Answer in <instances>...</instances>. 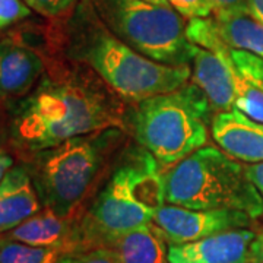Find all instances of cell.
<instances>
[{
	"label": "cell",
	"instance_id": "cell-11",
	"mask_svg": "<svg viewBox=\"0 0 263 263\" xmlns=\"http://www.w3.org/2000/svg\"><path fill=\"white\" fill-rule=\"evenodd\" d=\"M252 230L237 228L186 245H170V263H247L250 245L254 240Z\"/></svg>",
	"mask_w": 263,
	"mask_h": 263
},
{
	"label": "cell",
	"instance_id": "cell-27",
	"mask_svg": "<svg viewBox=\"0 0 263 263\" xmlns=\"http://www.w3.org/2000/svg\"><path fill=\"white\" fill-rule=\"evenodd\" d=\"M247 13L263 24V0H247Z\"/></svg>",
	"mask_w": 263,
	"mask_h": 263
},
{
	"label": "cell",
	"instance_id": "cell-21",
	"mask_svg": "<svg viewBox=\"0 0 263 263\" xmlns=\"http://www.w3.org/2000/svg\"><path fill=\"white\" fill-rule=\"evenodd\" d=\"M57 263H120L111 247H95L89 250L62 254Z\"/></svg>",
	"mask_w": 263,
	"mask_h": 263
},
{
	"label": "cell",
	"instance_id": "cell-6",
	"mask_svg": "<svg viewBox=\"0 0 263 263\" xmlns=\"http://www.w3.org/2000/svg\"><path fill=\"white\" fill-rule=\"evenodd\" d=\"M165 202L187 209H233L263 215V199L245 165L215 146H203L164 173Z\"/></svg>",
	"mask_w": 263,
	"mask_h": 263
},
{
	"label": "cell",
	"instance_id": "cell-4",
	"mask_svg": "<svg viewBox=\"0 0 263 263\" xmlns=\"http://www.w3.org/2000/svg\"><path fill=\"white\" fill-rule=\"evenodd\" d=\"M122 139V129H105L70 138L28 157L27 168L41 205L63 218L81 216L85 199Z\"/></svg>",
	"mask_w": 263,
	"mask_h": 263
},
{
	"label": "cell",
	"instance_id": "cell-10",
	"mask_svg": "<svg viewBox=\"0 0 263 263\" xmlns=\"http://www.w3.org/2000/svg\"><path fill=\"white\" fill-rule=\"evenodd\" d=\"M78 218H63L53 209L43 206L3 235L24 245L53 249L62 254L75 253L81 252Z\"/></svg>",
	"mask_w": 263,
	"mask_h": 263
},
{
	"label": "cell",
	"instance_id": "cell-1",
	"mask_svg": "<svg viewBox=\"0 0 263 263\" xmlns=\"http://www.w3.org/2000/svg\"><path fill=\"white\" fill-rule=\"evenodd\" d=\"M120 98L86 66L54 60L29 94L8 104L9 141L28 158L75 136L123 129Z\"/></svg>",
	"mask_w": 263,
	"mask_h": 263
},
{
	"label": "cell",
	"instance_id": "cell-3",
	"mask_svg": "<svg viewBox=\"0 0 263 263\" xmlns=\"http://www.w3.org/2000/svg\"><path fill=\"white\" fill-rule=\"evenodd\" d=\"M149 152L138 148L114 171L92 205L78 218L81 252L110 247L132 231L149 226L165 205L164 174Z\"/></svg>",
	"mask_w": 263,
	"mask_h": 263
},
{
	"label": "cell",
	"instance_id": "cell-7",
	"mask_svg": "<svg viewBox=\"0 0 263 263\" xmlns=\"http://www.w3.org/2000/svg\"><path fill=\"white\" fill-rule=\"evenodd\" d=\"M104 25L142 56L167 66H190L196 46L179 12L145 0H91Z\"/></svg>",
	"mask_w": 263,
	"mask_h": 263
},
{
	"label": "cell",
	"instance_id": "cell-18",
	"mask_svg": "<svg viewBox=\"0 0 263 263\" xmlns=\"http://www.w3.org/2000/svg\"><path fill=\"white\" fill-rule=\"evenodd\" d=\"M60 256L53 249L24 245L0 235V263H57Z\"/></svg>",
	"mask_w": 263,
	"mask_h": 263
},
{
	"label": "cell",
	"instance_id": "cell-20",
	"mask_svg": "<svg viewBox=\"0 0 263 263\" xmlns=\"http://www.w3.org/2000/svg\"><path fill=\"white\" fill-rule=\"evenodd\" d=\"M41 16L50 19L67 18L81 0H24Z\"/></svg>",
	"mask_w": 263,
	"mask_h": 263
},
{
	"label": "cell",
	"instance_id": "cell-25",
	"mask_svg": "<svg viewBox=\"0 0 263 263\" xmlns=\"http://www.w3.org/2000/svg\"><path fill=\"white\" fill-rule=\"evenodd\" d=\"M247 176L249 179L252 180L257 192L260 193V196L263 199V162H257V164H250L246 167Z\"/></svg>",
	"mask_w": 263,
	"mask_h": 263
},
{
	"label": "cell",
	"instance_id": "cell-19",
	"mask_svg": "<svg viewBox=\"0 0 263 263\" xmlns=\"http://www.w3.org/2000/svg\"><path fill=\"white\" fill-rule=\"evenodd\" d=\"M186 37L197 47L209 50L219 56H230L231 47L222 40L215 19L195 18L190 19L186 27Z\"/></svg>",
	"mask_w": 263,
	"mask_h": 263
},
{
	"label": "cell",
	"instance_id": "cell-8",
	"mask_svg": "<svg viewBox=\"0 0 263 263\" xmlns=\"http://www.w3.org/2000/svg\"><path fill=\"white\" fill-rule=\"evenodd\" d=\"M254 218L233 209H187L162 205L151 226L168 245H186L228 230L247 228Z\"/></svg>",
	"mask_w": 263,
	"mask_h": 263
},
{
	"label": "cell",
	"instance_id": "cell-15",
	"mask_svg": "<svg viewBox=\"0 0 263 263\" xmlns=\"http://www.w3.org/2000/svg\"><path fill=\"white\" fill-rule=\"evenodd\" d=\"M234 65V108L263 123V59L231 48Z\"/></svg>",
	"mask_w": 263,
	"mask_h": 263
},
{
	"label": "cell",
	"instance_id": "cell-17",
	"mask_svg": "<svg viewBox=\"0 0 263 263\" xmlns=\"http://www.w3.org/2000/svg\"><path fill=\"white\" fill-rule=\"evenodd\" d=\"M214 19L221 37L230 47L263 59V24L249 13L221 15Z\"/></svg>",
	"mask_w": 263,
	"mask_h": 263
},
{
	"label": "cell",
	"instance_id": "cell-2",
	"mask_svg": "<svg viewBox=\"0 0 263 263\" xmlns=\"http://www.w3.org/2000/svg\"><path fill=\"white\" fill-rule=\"evenodd\" d=\"M66 59L86 66L119 97L142 101L189 82L190 66H167L142 56L114 35L91 0H81L60 32Z\"/></svg>",
	"mask_w": 263,
	"mask_h": 263
},
{
	"label": "cell",
	"instance_id": "cell-29",
	"mask_svg": "<svg viewBox=\"0 0 263 263\" xmlns=\"http://www.w3.org/2000/svg\"><path fill=\"white\" fill-rule=\"evenodd\" d=\"M145 2H149L154 5H161V6H170L168 0H145Z\"/></svg>",
	"mask_w": 263,
	"mask_h": 263
},
{
	"label": "cell",
	"instance_id": "cell-22",
	"mask_svg": "<svg viewBox=\"0 0 263 263\" xmlns=\"http://www.w3.org/2000/svg\"><path fill=\"white\" fill-rule=\"evenodd\" d=\"M32 9L24 0H0V31L31 16Z\"/></svg>",
	"mask_w": 263,
	"mask_h": 263
},
{
	"label": "cell",
	"instance_id": "cell-24",
	"mask_svg": "<svg viewBox=\"0 0 263 263\" xmlns=\"http://www.w3.org/2000/svg\"><path fill=\"white\" fill-rule=\"evenodd\" d=\"M212 5L214 16L247 13V0H209Z\"/></svg>",
	"mask_w": 263,
	"mask_h": 263
},
{
	"label": "cell",
	"instance_id": "cell-26",
	"mask_svg": "<svg viewBox=\"0 0 263 263\" xmlns=\"http://www.w3.org/2000/svg\"><path fill=\"white\" fill-rule=\"evenodd\" d=\"M247 263H263V231L256 234L254 240L252 241Z\"/></svg>",
	"mask_w": 263,
	"mask_h": 263
},
{
	"label": "cell",
	"instance_id": "cell-13",
	"mask_svg": "<svg viewBox=\"0 0 263 263\" xmlns=\"http://www.w3.org/2000/svg\"><path fill=\"white\" fill-rule=\"evenodd\" d=\"M193 84L205 94L212 110L227 111L234 108V65L230 56H219L197 47L193 57Z\"/></svg>",
	"mask_w": 263,
	"mask_h": 263
},
{
	"label": "cell",
	"instance_id": "cell-14",
	"mask_svg": "<svg viewBox=\"0 0 263 263\" xmlns=\"http://www.w3.org/2000/svg\"><path fill=\"white\" fill-rule=\"evenodd\" d=\"M43 208L27 165H16L0 181V235Z\"/></svg>",
	"mask_w": 263,
	"mask_h": 263
},
{
	"label": "cell",
	"instance_id": "cell-28",
	"mask_svg": "<svg viewBox=\"0 0 263 263\" xmlns=\"http://www.w3.org/2000/svg\"><path fill=\"white\" fill-rule=\"evenodd\" d=\"M13 167V158L6 151L0 149V181L5 177V174Z\"/></svg>",
	"mask_w": 263,
	"mask_h": 263
},
{
	"label": "cell",
	"instance_id": "cell-23",
	"mask_svg": "<svg viewBox=\"0 0 263 263\" xmlns=\"http://www.w3.org/2000/svg\"><path fill=\"white\" fill-rule=\"evenodd\" d=\"M168 3L183 18H209L214 13L209 0H168Z\"/></svg>",
	"mask_w": 263,
	"mask_h": 263
},
{
	"label": "cell",
	"instance_id": "cell-9",
	"mask_svg": "<svg viewBox=\"0 0 263 263\" xmlns=\"http://www.w3.org/2000/svg\"><path fill=\"white\" fill-rule=\"evenodd\" d=\"M47 69L37 50L10 37L0 40V103H15L29 94Z\"/></svg>",
	"mask_w": 263,
	"mask_h": 263
},
{
	"label": "cell",
	"instance_id": "cell-12",
	"mask_svg": "<svg viewBox=\"0 0 263 263\" xmlns=\"http://www.w3.org/2000/svg\"><path fill=\"white\" fill-rule=\"evenodd\" d=\"M211 133L219 149L231 158L249 164L263 162V123L233 108L212 117Z\"/></svg>",
	"mask_w": 263,
	"mask_h": 263
},
{
	"label": "cell",
	"instance_id": "cell-30",
	"mask_svg": "<svg viewBox=\"0 0 263 263\" xmlns=\"http://www.w3.org/2000/svg\"><path fill=\"white\" fill-rule=\"evenodd\" d=\"M2 141H3V132H2V127H0V145H2Z\"/></svg>",
	"mask_w": 263,
	"mask_h": 263
},
{
	"label": "cell",
	"instance_id": "cell-5",
	"mask_svg": "<svg viewBox=\"0 0 263 263\" xmlns=\"http://www.w3.org/2000/svg\"><path fill=\"white\" fill-rule=\"evenodd\" d=\"M212 107L196 84L138 101L130 116L132 132L143 149L170 168L205 146Z\"/></svg>",
	"mask_w": 263,
	"mask_h": 263
},
{
	"label": "cell",
	"instance_id": "cell-16",
	"mask_svg": "<svg viewBox=\"0 0 263 263\" xmlns=\"http://www.w3.org/2000/svg\"><path fill=\"white\" fill-rule=\"evenodd\" d=\"M167 245L149 224L123 235L110 247L120 263H170Z\"/></svg>",
	"mask_w": 263,
	"mask_h": 263
}]
</instances>
